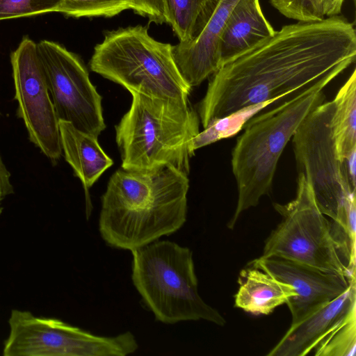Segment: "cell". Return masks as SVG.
Returning <instances> with one entry per match:
<instances>
[{"instance_id":"ba28073f","label":"cell","mask_w":356,"mask_h":356,"mask_svg":"<svg viewBox=\"0 0 356 356\" xmlns=\"http://www.w3.org/2000/svg\"><path fill=\"white\" fill-rule=\"evenodd\" d=\"M282 219L266 238L263 257H279L323 271L355 277L347 268L333 238L330 221L320 211L312 186L300 172L296 197L286 204H275Z\"/></svg>"},{"instance_id":"ffe728a7","label":"cell","mask_w":356,"mask_h":356,"mask_svg":"<svg viewBox=\"0 0 356 356\" xmlns=\"http://www.w3.org/2000/svg\"><path fill=\"white\" fill-rule=\"evenodd\" d=\"M273 101L243 108L209 124L193 139L191 149L200 147L236 134L258 111L272 104Z\"/></svg>"},{"instance_id":"484cf974","label":"cell","mask_w":356,"mask_h":356,"mask_svg":"<svg viewBox=\"0 0 356 356\" xmlns=\"http://www.w3.org/2000/svg\"><path fill=\"white\" fill-rule=\"evenodd\" d=\"M11 174L5 165L0 154V216L3 212V202L5 198L13 193L11 183Z\"/></svg>"},{"instance_id":"9c48e42d","label":"cell","mask_w":356,"mask_h":356,"mask_svg":"<svg viewBox=\"0 0 356 356\" xmlns=\"http://www.w3.org/2000/svg\"><path fill=\"white\" fill-rule=\"evenodd\" d=\"M3 356H126L138 348L130 332L115 337L93 334L52 318L13 309Z\"/></svg>"},{"instance_id":"4fadbf2b","label":"cell","mask_w":356,"mask_h":356,"mask_svg":"<svg viewBox=\"0 0 356 356\" xmlns=\"http://www.w3.org/2000/svg\"><path fill=\"white\" fill-rule=\"evenodd\" d=\"M239 0H219L201 33L188 43L172 46L177 67L186 83L197 86L220 67L219 42L227 19Z\"/></svg>"},{"instance_id":"ac0fdd59","label":"cell","mask_w":356,"mask_h":356,"mask_svg":"<svg viewBox=\"0 0 356 356\" xmlns=\"http://www.w3.org/2000/svg\"><path fill=\"white\" fill-rule=\"evenodd\" d=\"M332 117L333 133L337 152L345 161L356 150V71L354 70L335 98Z\"/></svg>"},{"instance_id":"83f0119b","label":"cell","mask_w":356,"mask_h":356,"mask_svg":"<svg viewBox=\"0 0 356 356\" xmlns=\"http://www.w3.org/2000/svg\"><path fill=\"white\" fill-rule=\"evenodd\" d=\"M356 150L353 152L345 160L348 177L352 187L356 188Z\"/></svg>"},{"instance_id":"2e32d148","label":"cell","mask_w":356,"mask_h":356,"mask_svg":"<svg viewBox=\"0 0 356 356\" xmlns=\"http://www.w3.org/2000/svg\"><path fill=\"white\" fill-rule=\"evenodd\" d=\"M59 130L65 161L83 184L88 219L92 211L88 190L113 162L99 145L97 136L63 120H59Z\"/></svg>"},{"instance_id":"7a4b0ae2","label":"cell","mask_w":356,"mask_h":356,"mask_svg":"<svg viewBox=\"0 0 356 356\" xmlns=\"http://www.w3.org/2000/svg\"><path fill=\"white\" fill-rule=\"evenodd\" d=\"M188 188V175L170 165L118 169L102 197V238L131 251L176 232L186 220Z\"/></svg>"},{"instance_id":"d6986e66","label":"cell","mask_w":356,"mask_h":356,"mask_svg":"<svg viewBox=\"0 0 356 356\" xmlns=\"http://www.w3.org/2000/svg\"><path fill=\"white\" fill-rule=\"evenodd\" d=\"M219 0H165L168 24L179 42L188 43L201 33Z\"/></svg>"},{"instance_id":"277c9868","label":"cell","mask_w":356,"mask_h":356,"mask_svg":"<svg viewBox=\"0 0 356 356\" xmlns=\"http://www.w3.org/2000/svg\"><path fill=\"white\" fill-rule=\"evenodd\" d=\"M129 110L115 126L122 167L146 170L170 165L188 175L199 118L188 102L131 92Z\"/></svg>"},{"instance_id":"7402d4cb","label":"cell","mask_w":356,"mask_h":356,"mask_svg":"<svg viewBox=\"0 0 356 356\" xmlns=\"http://www.w3.org/2000/svg\"><path fill=\"white\" fill-rule=\"evenodd\" d=\"M132 0H63L57 10L75 18L115 16L132 8Z\"/></svg>"},{"instance_id":"8fae6325","label":"cell","mask_w":356,"mask_h":356,"mask_svg":"<svg viewBox=\"0 0 356 356\" xmlns=\"http://www.w3.org/2000/svg\"><path fill=\"white\" fill-rule=\"evenodd\" d=\"M17 115L29 139L56 163L63 154L59 120L51 98L37 43L24 37L10 54Z\"/></svg>"},{"instance_id":"5bb4252c","label":"cell","mask_w":356,"mask_h":356,"mask_svg":"<svg viewBox=\"0 0 356 356\" xmlns=\"http://www.w3.org/2000/svg\"><path fill=\"white\" fill-rule=\"evenodd\" d=\"M355 277L348 289L300 323L291 325L268 356H305L356 306Z\"/></svg>"},{"instance_id":"8992f818","label":"cell","mask_w":356,"mask_h":356,"mask_svg":"<svg viewBox=\"0 0 356 356\" xmlns=\"http://www.w3.org/2000/svg\"><path fill=\"white\" fill-rule=\"evenodd\" d=\"M90 67L130 93L188 102L192 88L177 67L172 45L156 40L142 25L106 31Z\"/></svg>"},{"instance_id":"f1b7e54d","label":"cell","mask_w":356,"mask_h":356,"mask_svg":"<svg viewBox=\"0 0 356 356\" xmlns=\"http://www.w3.org/2000/svg\"><path fill=\"white\" fill-rule=\"evenodd\" d=\"M0 116H1V113H0Z\"/></svg>"},{"instance_id":"6da1fadb","label":"cell","mask_w":356,"mask_h":356,"mask_svg":"<svg viewBox=\"0 0 356 356\" xmlns=\"http://www.w3.org/2000/svg\"><path fill=\"white\" fill-rule=\"evenodd\" d=\"M356 58V32L341 15L283 26L270 38L222 65L211 76L199 106L202 125L243 108L275 102Z\"/></svg>"},{"instance_id":"7c38bea8","label":"cell","mask_w":356,"mask_h":356,"mask_svg":"<svg viewBox=\"0 0 356 356\" xmlns=\"http://www.w3.org/2000/svg\"><path fill=\"white\" fill-rule=\"evenodd\" d=\"M249 264L293 286L296 296L286 303L291 314V325L342 294L350 284V280L341 275L279 257L261 256Z\"/></svg>"},{"instance_id":"44dd1931","label":"cell","mask_w":356,"mask_h":356,"mask_svg":"<svg viewBox=\"0 0 356 356\" xmlns=\"http://www.w3.org/2000/svg\"><path fill=\"white\" fill-rule=\"evenodd\" d=\"M316 356H355L356 350V306L313 350Z\"/></svg>"},{"instance_id":"9a60e30c","label":"cell","mask_w":356,"mask_h":356,"mask_svg":"<svg viewBox=\"0 0 356 356\" xmlns=\"http://www.w3.org/2000/svg\"><path fill=\"white\" fill-rule=\"evenodd\" d=\"M275 32L262 12L259 0H239L220 37V67L270 38Z\"/></svg>"},{"instance_id":"cb8c5ba5","label":"cell","mask_w":356,"mask_h":356,"mask_svg":"<svg viewBox=\"0 0 356 356\" xmlns=\"http://www.w3.org/2000/svg\"><path fill=\"white\" fill-rule=\"evenodd\" d=\"M284 17L298 22L319 21L325 18L321 0H269Z\"/></svg>"},{"instance_id":"d4e9b609","label":"cell","mask_w":356,"mask_h":356,"mask_svg":"<svg viewBox=\"0 0 356 356\" xmlns=\"http://www.w3.org/2000/svg\"><path fill=\"white\" fill-rule=\"evenodd\" d=\"M135 13L157 24H168L165 0H132Z\"/></svg>"},{"instance_id":"e0dca14e","label":"cell","mask_w":356,"mask_h":356,"mask_svg":"<svg viewBox=\"0 0 356 356\" xmlns=\"http://www.w3.org/2000/svg\"><path fill=\"white\" fill-rule=\"evenodd\" d=\"M234 307L254 315H268L296 296V291L267 272L249 264L238 278Z\"/></svg>"},{"instance_id":"5b68a950","label":"cell","mask_w":356,"mask_h":356,"mask_svg":"<svg viewBox=\"0 0 356 356\" xmlns=\"http://www.w3.org/2000/svg\"><path fill=\"white\" fill-rule=\"evenodd\" d=\"M131 280L156 321L165 324L204 320L223 326L226 321L198 293L193 252L170 241H155L134 249Z\"/></svg>"},{"instance_id":"52a82bcc","label":"cell","mask_w":356,"mask_h":356,"mask_svg":"<svg viewBox=\"0 0 356 356\" xmlns=\"http://www.w3.org/2000/svg\"><path fill=\"white\" fill-rule=\"evenodd\" d=\"M334 111L333 100L320 104L307 115L292 138L298 172L308 179L320 211L332 222L343 225L356 197L346 163L337 150Z\"/></svg>"},{"instance_id":"3957f363","label":"cell","mask_w":356,"mask_h":356,"mask_svg":"<svg viewBox=\"0 0 356 356\" xmlns=\"http://www.w3.org/2000/svg\"><path fill=\"white\" fill-rule=\"evenodd\" d=\"M341 73L331 72L268 112L250 118L232 152V172L238 186L233 229L241 213L258 204L272 185L279 159L307 115L325 99L323 89Z\"/></svg>"},{"instance_id":"30bf717a","label":"cell","mask_w":356,"mask_h":356,"mask_svg":"<svg viewBox=\"0 0 356 356\" xmlns=\"http://www.w3.org/2000/svg\"><path fill=\"white\" fill-rule=\"evenodd\" d=\"M37 49L58 120L98 137L106 127L102 98L83 63L53 41L41 40Z\"/></svg>"},{"instance_id":"603a6c76","label":"cell","mask_w":356,"mask_h":356,"mask_svg":"<svg viewBox=\"0 0 356 356\" xmlns=\"http://www.w3.org/2000/svg\"><path fill=\"white\" fill-rule=\"evenodd\" d=\"M63 0H0V21L56 12Z\"/></svg>"},{"instance_id":"4316f807","label":"cell","mask_w":356,"mask_h":356,"mask_svg":"<svg viewBox=\"0 0 356 356\" xmlns=\"http://www.w3.org/2000/svg\"><path fill=\"white\" fill-rule=\"evenodd\" d=\"M344 0H321L322 10L326 17L339 15Z\"/></svg>"}]
</instances>
